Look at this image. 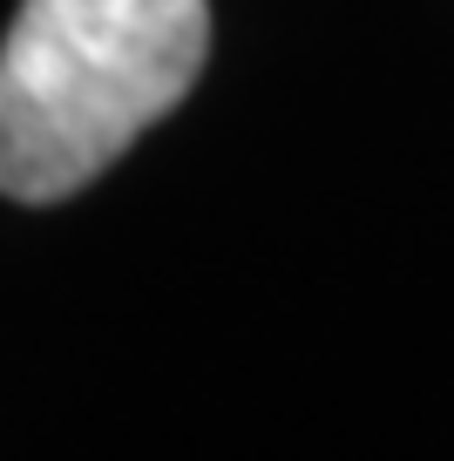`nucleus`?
I'll list each match as a JSON object with an SVG mask.
<instances>
[{
    "label": "nucleus",
    "instance_id": "nucleus-1",
    "mask_svg": "<svg viewBox=\"0 0 454 461\" xmlns=\"http://www.w3.org/2000/svg\"><path fill=\"white\" fill-rule=\"evenodd\" d=\"M211 0H21L0 41V197L61 203L197 88Z\"/></svg>",
    "mask_w": 454,
    "mask_h": 461
}]
</instances>
